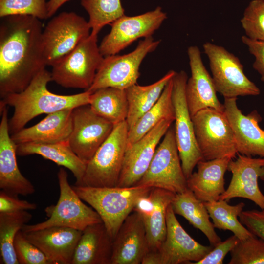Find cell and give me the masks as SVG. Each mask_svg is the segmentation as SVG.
Here are the masks:
<instances>
[{
  "label": "cell",
  "mask_w": 264,
  "mask_h": 264,
  "mask_svg": "<svg viewBox=\"0 0 264 264\" xmlns=\"http://www.w3.org/2000/svg\"><path fill=\"white\" fill-rule=\"evenodd\" d=\"M0 25V96L19 93L46 66L43 24L29 15L2 18Z\"/></svg>",
  "instance_id": "1"
},
{
  "label": "cell",
  "mask_w": 264,
  "mask_h": 264,
  "mask_svg": "<svg viewBox=\"0 0 264 264\" xmlns=\"http://www.w3.org/2000/svg\"><path fill=\"white\" fill-rule=\"evenodd\" d=\"M51 81V72L45 68L22 91L8 94L1 99L0 108L10 106L14 108L13 114L8 121L11 135L24 128L28 122L39 115L89 104L91 93L85 91L68 95L55 94L47 88Z\"/></svg>",
  "instance_id": "2"
},
{
  "label": "cell",
  "mask_w": 264,
  "mask_h": 264,
  "mask_svg": "<svg viewBox=\"0 0 264 264\" xmlns=\"http://www.w3.org/2000/svg\"><path fill=\"white\" fill-rule=\"evenodd\" d=\"M72 188L82 200L98 213L113 239L139 198L152 189L139 186L94 187L75 185Z\"/></svg>",
  "instance_id": "3"
},
{
  "label": "cell",
  "mask_w": 264,
  "mask_h": 264,
  "mask_svg": "<svg viewBox=\"0 0 264 264\" xmlns=\"http://www.w3.org/2000/svg\"><path fill=\"white\" fill-rule=\"evenodd\" d=\"M57 177L59 198L56 205H51L45 209L48 219L35 224H25L22 229V232L54 226L71 228L83 231L90 225L102 222L98 213L85 204L70 186L67 173L63 168H60Z\"/></svg>",
  "instance_id": "4"
},
{
  "label": "cell",
  "mask_w": 264,
  "mask_h": 264,
  "mask_svg": "<svg viewBox=\"0 0 264 264\" xmlns=\"http://www.w3.org/2000/svg\"><path fill=\"white\" fill-rule=\"evenodd\" d=\"M128 134L126 121L114 125L110 136L87 163L82 183L79 186H117L127 148Z\"/></svg>",
  "instance_id": "5"
},
{
  "label": "cell",
  "mask_w": 264,
  "mask_h": 264,
  "mask_svg": "<svg viewBox=\"0 0 264 264\" xmlns=\"http://www.w3.org/2000/svg\"><path fill=\"white\" fill-rule=\"evenodd\" d=\"M97 36L90 33L71 52L53 66L52 81L65 88L88 90L104 58L97 44Z\"/></svg>",
  "instance_id": "6"
},
{
  "label": "cell",
  "mask_w": 264,
  "mask_h": 264,
  "mask_svg": "<svg viewBox=\"0 0 264 264\" xmlns=\"http://www.w3.org/2000/svg\"><path fill=\"white\" fill-rule=\"evenodd\" d=\"M192 119L204 160L235 157L238 151L235 136L224 112L208 108L197 112Z\"/></svg>",
  "instance_id": "7"
},
{
  "label": "cell",
  "mask_w": 264,
  "mask_h": 264,
  "mask_svg": "<svg viewBox=\"0 0 264 264\" xmlns=\"http://www.w3.org/2000/svg\"><path fill=\"white\" fill-rule=\"evenodd\" d=\"M160 42L150 36L140 41L134 50L128 54L104 57L92 84L86 91L92 93L108 87L126 89L136 84L142 62L147 54L155 50Z\"/></svg>",
  "instance_id": "8"
},
{
  "label": "cell",
  "mask_w": 264,
  "mask_h": 264,
  "mask_svg": "<svg viewBox=\"0 0 264 264\" xmlns=\"http://www.w3.org/2000/svg\"><path fill=\"white\" fill-rule=\"evenodd\" d=\"M135 186L165 189L175 194L188 189L175 137L171 126L157 146L145 173Z\"/></svg>",
  "instance_id": "9"
},
{
  "label": "cell",
  "mask_w": 264,
  "mask_h": 264,
  "mask_svg": "<svg viewBox=\"0 0 264 264\" xmlns=\"http://www.w3.org/2000/svg\"><path fill=\"white\" fill-rule=\"evenodd\" d=\"M217 90L224 98L257 96L259 88L245 75L239 59L223 47L210 42L203 45Z\"/></svg>",
  "instance_id": "10"
},
{
  "label": "cell",
  "mask_w": 264,
  "mask_h": 264,
  "mask_svg": "<svg viewBox=\"0 0 264 264\" xmlns=\"http://www.w3.org/2000/svg\"><path fill=\"white\" fill-rule=\"evenodd\" d=\"M88 22L70 12H63L52 18L42 33L45 63L52 66L71 52L90 34Z\"/></svg>",
  "instance_id": "11"
},
{
  "label": "cell",
  "mask_w": 264,
  "mask_h": 264,
  "mask_svg": "<svg viewBox=\"0 0 264 264\" xmlns=\"http://www.w3.org/2000/svg\"><path fill=\"white\" fill-rule=\"evenodd\" d=\"M188 76L184 71L173 78L172 100L175 109V133L182 168L187 179L197 163L203 160L198 146L193 123L185 97Z\"/></svg>",
  "instance_id": "12"
},
{
  "label": "cell",
  "mask_w": 264,
  "mask_h": 264,
  "mask_svg": "<svg viewBox=\"0 0 264 264\" xmlns=\"http://www.w3.org/2000/svg\"><path fill=\"white\" fill-rule=\"evenodd\" d=\"M167 18L159 6L134 16L123 15L110 24V32L99 45L101 53L104 57L116 54L138 39L152 36Z\"/></svg>",
  "instance_id": "13"
},
{
  "label": "cell",
  "mask_w": 264,
  "mask_h": 264,
  "mask_svg": "<svg viewBox=\"0 0 264 264\" xmlns=\"http://www.w3.org/2000/svg\"><path fill=\"white\" fill-rule=\"evenodd\" d=\"M72 129L68 140L74 152L86 164L111 133L114 125L96 114L89 104L72 110Z\"/></svg>",
  "instance_id": "14"
},
{
  "label": "cell",
  "mask_w": 264,
  "mask_h": 264,
  "mask_svg": "<svg viewBox=\"0 0 264 264\" xmlns=\"http://www.w3.org/2000/svg\"><path fill=\"white\" fill-rule=\"evenodd\" d=\"M174 121L164 119L139 140L127 147L117 187L135 186L143 176L160 140Z\"/></svg>",
  "instance_id": "15"
},
{
  "label": "cell",
  "mask_w": 264,
  "mask_h": 264,
  "mask_svg": "<svg viewBox=\"0 0 264 264\" xmlns=\"http://www.w3.org/2000/svg\"><path fill=\"white\" fill-rule=\"evenodd\" d=\"M238 154L236 159L229 162L227 170L232 173V178L219 199L229 202L233 198H242L264 210V195L258 184L259 178L264 181V158Z\"/></svg>",
  "instance_id": "16"
},
{
  "label": "cell",
  "mask_w": 264,
  "mask_h": 264,
  "mask_svg": "<svg viewBox=\"0 0 264 264\" xmlns=\"http://www.w3.org/2000/svg\"><path fill=\"white\" fill-rule=\"evenodd\" d=\"M167 232L158 250L161 264H188L205 257L214 246L203 245L191 237L176 218L171 204L167 210Z\"/></svg>",
  "instance_id": "17"
},
{
  "label": "cell",
  "mask_w": 264,
  "mask_h": 264,
  "mask_svg": "<svg viewBox=\"0 0 264 264\" xmlns=\"http://www.w3.org/2000/svg\"><path fill=\"white\" fill-rule=\"evenodd\" d=\"M191 77L185 87V97L191 117L208 108L224 112V106L218 99L212 76L203 63L200 49L190 46L187 49Z\"/></svg>",
  "instance_id": "18"
},
{
  "label": "cell",
  "mask_w": 264,
  "mask_h": 264,
  "mask_svg": "<svg viewBox=\"0 0 264 264\" xmlns=\"http://www.w3.org/2000/svg\"><path fill=\"white\" fill-rule=\"evenodd\" d=\"M237 98H224V113L232 128L238 154L264 158V129L259 123L262 118L254 110L244 115L237 105Z\"/></svg>",
  "instance_id": "19"
},
{
  "label": "cell",
  "mask_w": 264,
  "mask_h": 264,
  "mask_svg": "<svg viewBox=\"0 0 264 264\" xmlns=\"http://www.w3.org/2000/svg\"><path fill=\"white\" fill-rule=\"evenodd\" d=\"M0 188L13 195L26 196L33 194L32 183L20 172L16 159V144L9 131L7 106L0 108Z\"/></svg>",
  "instance_id": "20"
},
{
  "label": "cell",
  "mask_w": 264,
  "mask_h": 264,
  "mask_svg": "<svg viewBox=\"0 0 264 264\" xmlns=\"http://www.w3.org/2000/svg\"><path fill=\"white\" fill-rule=\"evenodd\" d=\"M149 249L142 217L134 211L125 220L113 239L110 264H140Z\"/></svg>",
  "instance_id": "21"
},
{
  "label": "cell",
  "mask_w": 264,
  "mask_h": 264,
  "mask_svg": "<svg viewBox=\"0 0 264 264\" xmlns=\"http://www.w3.org/2000/svg\"><path fill=\"white\" fill-rule=\"evenodd\" d=\"M82 232L71 228L54 226L22 233L52 264H71Z\"/></svg>",
  "instance_id": "22"
},
{
  "label": "cell",
  "mask_w": 264,
  "mask_h": 264,
  "mask_svg": "<svg viewBox=\"0 0 264 264\" xmlns=\"http://www.w3.org/2000/svg\"><path fill=\"white\" fill-rule=\"evenodd\" d=\"M231 159L225 157L199 161L196 165L197 171L187 179L188 188L203 202L219 200L226 190L224 177Z\"/></svg>",
  "instance_id": "23"
},
{
  "label": "cell",
  "mask_w": 264,
  "mask_h": 264,
  "mask_svg": "<svg viewBox=\"0 0 264 264\" xmlns=\"http://www.w3.org/2000/svg\"><path fill=\"white\" fill-rule=\"evenodd\" d=\"M73 109H66L48 114L35 125L24 128L11 135V138L16 144L67 141L72 129Z\"/></svg>",
  "instance_id": "24"
},
{
  "label": "cell",
  "mask_w": 264,
  "mask_h": 264,
  "mask_svg": "<svg viewBox=\"0 0 264 264\" xmlns=\"http://www.w3.org/2000/svg\"><path fill=\"white\" fill-rule=\"evenodd\" d=\"M113 241L102 222L87 226L76 247L71 264H110Z\"/></svg>",
  "instance_id": "25"
},
{
  "label": "cell",
  "mask_w": 264,
  "mask_h": 264,
  "mask_svg": "<svg viewBox=\"0 0 264 264\" xmlns=\"http://www.w3.org/2000/svg\"><path fill=\"white\" fill-rule=\"evenodd\" d=\"M17 154L41 155L59 166L69 169L76 179L75 185H80L87 164L74 152L68 141L55 143H24L17 144Z\"/></svg>",
  "instance_id": "26"
},
{
  "label": "cell",
  "mask_w": 264,
  "mask_h": 264,
  "mask_svg": "<svg viewBox=\"0 0 264 264\" xmlns=\"http://www.w3.org/2000/svg\"><path fill=\"white\" fill-rule=\"evenodd\" d=\"M171 204L175 214L182 216L194 227L200 230L210 245L215 246L221 241L210 220L209 213L203 202L198 199L191 190L188 188L184 192L176 194Z\"/></svg>",
  "instance_id": "27"
},
{
  "label": "cell",
  "mask_w": 264,
  "mask_h": 264,
  "mask_svg": "<svg viewBox=\"0 0 264 264\" xmlns=\"http://www.w3.org/2000/svg\"><path fill=\"white\" fill-rule=\"evenodd\" d=\"M176 72L171 70L157 81L147 86L136 84L126 89L128 102L126 122L128 131L157 101L168 82Z\"/></svg>",
  "instance_id": "28"
},
{
  "label": "cell",
  "mask_w": 264,
  "mask_h": 264,
  "mask_svg": "<svg viewBox=\"0 0 264 264\" xmlns=\"http://www.w3.org/2000/svg\"><path fill=\"white\" fill-rule=\"evenodd\" d=\"M173 78L166 85L156 103L128 131L127 147L143 137L162 120L175 121V109L172 100Z\"/></svg>",
  "instance_id": "29"
},
{
  "label": "cell",
  "mask_w": 264,
  "mask_h": 264,
  "mask_svg": "<svg viewBox=\"0 0 264 264\" xmlns=\"http://www.w3.org/2000/svg\"><path fill=\"white\" fill-rule=\"evenodd\" d=\"M150 193L154 202V209L150 216L143 220L149 250H156L166 238L167 210L176 194L158 188H152Z\"/></svg>",
  "instance_id": "30"
},
{
  "label": "cell",
  "mask_w": 264,
  "mask_h": 264,
  "mask_svg": "<svg viewBox=\"0 0 264 264\" xmlns=\"http://www.w3.org/2000/svg\"><path fill=\"white\" fill-rule=\"evenodd\" d=\"M89 105L96 114L114 125L126 120L128 102L126 89L100 88L91 93Z\"/></svg>",
  "instance_id": "31"
},
{
  "label": "cell",
  "mask_w": 264,
  "mask_h": 264,
  "mask_svg": "<svg viewBox=\"0 0 264 264\" xmlns=\"http://www.w3.org/2000/svg\"><path fill=\"white\" fill-rule=\"evenodd\" d=\"M227 202L221 199L203 202L215 228L230 231L240 240L252 236L253 234L238 219L245 204L241 202L235 205H230Z\"/></svg>",
  "instance_id": "32"
},
{
  "label": "cell",
  "mask_w": 264,
  "mask_h": 264,
  "mask_svg": "<svg viewBox=\"0 0 264 264\" xmlns=\"http://www.w3.org/2000/svg\"><path fill=\"white\" fill-rule=\"evenodd\" d=\"M32 217L27 210L0 213V264H19L14 246L18 232Z\"/></svg>",
  "instance_id": "33"
},
{
  "label": "cell",
  "mask_w": 264,
  "mask_h": 264,
  "mask_svg": "<svg viewBox=\"0 0 264 264\" xmlns=\"http://www.w3.org/2000/svg\"><path fill=\"white\" fill-rule=\"evenodd\" d=\"M81 4L89 15L93 34L98 35L103 27L124 15L120 0H82Z\"/></svg>",
  "instance_id": "34"
},
{
  "label": "cell",
  "mask_w": 264,
  "mask_h": 264,
  "mask_svg": "<svg viewBox=\"0 0 264 264\" xmlns=\"http://www.w3.org/2000/svg\"><path fill=\"white\" fill-rule=\"evenodd\" d=\"M230 254L228 264H264V240L252 235L239 240Z\"/></svg>",
  "instance_id": "35"
},
{
  "label": "cell",
  "mask_w": 264,
  "mask_h": 264,
  "mask_svg": "<svg viewBox=\"0 0 264 264\" xmlns=\"http://www.w3.org/2000/svg\"><path fill=\"white\" fill-rule=\"evenodd\" d=\"M46 0H0V17L29 15L40 20L48 18Z\"/></svg>",
  "instance_id": "36"
},
{
  "label": "cell",
  "mask_w": 264,
  "mask_h": 264,
  "mask_svg": "<svg viewBox=\"0 0 264 264\" xmlns=\"http://www.w3.org/2000/svg\"><path fill=\"white\" fill-rule=\"evenodd\" d=\"M241 23L250 39L264 41V0H253L243 13Z\"/></svg>",
  "instance_id": "37"
},
{
  "label": "cell",
  "mask_w": 264,
  "mask_h": 264,
  "mask_svg": "<svg viewBox=\"0 0 264 264\" xmlns=\"http://www.w3.org/2000/svg\"><path fill=\"white\" fill-rule=\"evenodd\" d=\"M14 246L19 264H52L39 248L24 236L22 230L15 237Z\"/></svg>",
  "instance_id": "38"
},
{
  "label": "cell",
  "mask_w": 264,
  "mask_h": 264,
  "mask_svg": "<svg viewBox=\"0 0 264 264\" xmlns=\"http://www.w3.org/2000/svg\"><path fill=\"white\" fill-rule=\"evenodd\" d=\"M239 240L235 235L231 236L225 241H221L216 245L202 259L196 262H190L188 264H222L225 257Z\"/></svg>",
  "instance_id": "39"
},
{
  "label": "cell",
  "mask_w": 264,
  "mask_h": 264,
  "mask_svg": "<svg viewBox=\"0 0 264 264\" xmlns=\"http://www.w3.org/2000/svg\"><path fill=\"white\" fill-rule=\"evenodd\" d=\"M239 220L253 235L264 240V210L242 211Z\"/></svg>",
  "instance_id": "40"
},
{
  "label": "cell",
  "mask_w": 264,
  "mask_h": 264,
  "mask_svg": "<svg viewBox=\"0 0 264 264\" xmlns=\"http://www.w3.org/2000/svg\"><path fill=\"white\" fill-rule=\"evenodd\" d=\"M37 205L26 200L20 199L17 196L9 194L3 190L0 192V213H12L34 210Z\"/></svg>",
  "instance_id": "41"
},
{
  "label": "cell",
  "mask_w": 264,
  "mask_h": 264,
  "mask_svg": "<svg viewBox=\"0 0 264 264\" xmlns=\"http://www.w3.org/2000/svg\"><path fill=\"white\" fill-rule=\"evenodd\" d=\"M241 39L249 52L255 57L253 67L259 73L264 83V41L251 39L245 35L242 36Z\"/></svg>",
  "instance_id": "42"
},
{
  "label": "cell",
  "mask_w": 264,
  "mask_h": 264,
  "mask_svg": "<svg viewBox=\"0 0 264 264\" xmlns=\"http://www.w3.org/2000/svg\"><path fill=\"white\" fill-rule=\"evenodd\" d=\"M150 192L139 198L133 209V211L141 215L143 220L150 216L154 209V202Z\"/></svg>",
  "instance_id": "43"
},
{
  "label": "cell",
  "mask_w": 264,
  "mask_h": 264,
  "mask_svg": "<svg viewBox=\"0 0 264 264\" xmlns=\"http://www.w3.org/2000/svg\"><path fill=\"white\" fill-rule=\"evenodd\" d=\"M141 264H161L160 253L157 250H149L143 257Z\"/></svg>",
  "instance_id": "44"
},
{
  "label": "cell",
  "mask_w": 264,
  "mask_h": 264,
  "mask_svg": "<svg viewBox=\"0 0 264 264\" xmlns=\"http://www.w3.org/2000/svg\"><path fill=\"white\" fill-rule=\"evenodd\" d=\"M69 0H49L47 3L48 18L53 16L61 6Z\"/></svg>",
  "instance_id": "45"
}]
</instances>
